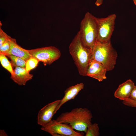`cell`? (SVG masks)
Here are the masks:
<instances>
[{
  "instance_id": "6da1fadb",
  "label": "cell",
  "mask_w": 136,
  "mask_h": 136,
  "mask_svg": "<svg viewBox=\"0 0 136 136\" xmlns=\"http://www.w3.org/2000/svg\"><path fill=\"white\" fill-rule=\"evenodd\" d=\"M93 117L91 111L86 108L73 109L69 112L61 113L55 120L57 121L68 124L73 129L85 132L91 124Z\"/></svg>"
},
{
  "instance_id": "7a4b0ae2",
  "label": "cell",
  "mask_w": 136,
  "mask_h": 136,
  "mask_svg": "<svg viewBox=\"0 0 136 136\" xmlns=\"http://www.w3.org/2000/svg\"><path fill=\"white\" fill-rule=\"evenodd\" d=\"M69 50L80 75L86 76L87 71L91 60L92 50L83 44L79 31L70 44Z\"/></svg>"
},
{
  "instance_id": "3957f363",
  "label": "cell",
  "mask_w": 136,
  "mask_h": 136,
  "mask_svg": "<svg viewBox=\"0 0 136 136\" xmlns=\"http://www.w3.org/2000/svg\"><path fill=\"white\" fill-rule=\"evenodd\" d=\"M117 57V52L113 47L111 41L101 43L96 41L92 50L91 59L101 63L107 71L114 68Z\"/></svg>"
},
{
  "instance_id": "277c9868",
  "label": "cell",
  "mask_w": 136,
  "mask_h": 136,
  "mask_svg": "<svg viewBox=\"0 0 136 136\" xmlns=\"http://www.w3.org/2000/svg\"><path fill=\"white\" fill-rule=\"evenodd\" d=\"M97 30V18L87 12L81 22L79 31L83 44L91 50L96 41Z\"/></svg>"
},
{
  "instance_id": "5b68a950",
  "label": "cell",
  "mask_w": 136,
  "mask_h": 136,
  "mask_svg": "<svg viewBox=\"0 0 136 136\" xmlns=\"http://www.w3.org/2000/svg\"><path fill=\"white\" fill-rule=\"evenodd\" d=\"M27 51L31 56L42 62L45 65H50L60 57V50L54 46L41 47Z\"/></svg>"
},
{
  "instance_id": "8992f818",
  "label": "cell",
  "mask_w": 136,
  "mask_h": 136,
  "mask_svg": "<svg viewBox=\"0 0 136 136\" xmlns=\"http://www.w3.org/2000/svg\"><path fill=\"white\" fill-rule=\"evenodd\" d=\"M116 17V15L113 14L105 18H97L98 30L96 41L101 43L111 41Z\"/></svg>"
},
{
  "instance_id": "52a82bcc",
  "label": "cell",
  "mask_w": 136,
  "mask_h": 136,
  "mask_svg": "<svg viewBox=\"0 0 136 136\" xmlns=\"http://www.w3.org/2000/svg\"><path fill=\"white\" fill-rule=\"evenodd\" d=\"M41 129L53 136H83V132L75 131L69 125L52 120L46 125L42 126Z\"/></svg>"
},
{
  "instance_id": "ba28073f",
  "label": "cell",
  "mask_w": 136,
  "mask_h": 136,
  "mask_svg": "<svg viewBox=\"0 0 136 136\" xmlns=\"http://www.w3.org/2000/svg\"><path fill=\"white\" fill-rule=\"evenodd\" d=\"M60 99L49 103L44 106L39 111L38 115L37 123L41 126L51 121L54 115L58 111L57 108Z\"/></svg>"
},
{
  "instance_id": "9c48e42d",
  "label": "cell",
  "mask_w": 136,
  "mask_h": 136,
  "mask_svg": "<svg viewBox=\"0 0 136 136\" xmlns=\"http://www.w3.org/2000/svg\"><path fill=\"white\" fill-rule=\"evenodd\" d=\"M107 71L106 69L102 64L91 59L87 71L86 75L101 82L107 79L106 74Z\"/></svg>"
},
{
  "instance_id": "30bf717a",
  "label": "cell",
  "mask_w": 136,
  "mask_h": 136,
  "mask_svg": "<svg viewBox=\"0 0 136 136\" xmlns=\"http://www.w3.org/2000/svg\"><path fill=\"white\" fill-rule=\"evenodd\" d=\"M135 86L134 83L132 80H127L119 85L114 93V97L122 101L129 98Z\"/></svg>"
},
{
  "instance_id": "8fae6325",
  "label": "cell",
  "mask_w": 136,
  "mask_h": 136,
  "mask_svg": "<svg viewBox=\"0 0 136 136\" xmlns=\"http://www.w3.org/2000/svg\"><path fill=\"white\" fill-rule=\"evenodd\" d=\"M14 70V73L11 78L15 83L19 85H25L26 82L31 80L33 75L29 73L25 68L16 66Z\"/></svg>"
},
{
  "instance_id": "7c38bea8",
  "label": "cell",
  "mask_w": 136,
  "mask_h": 136,
  "mask_svg": "<svg viewBox=\"0 0 136 136\" xmlns=\"http://www.w3.org/2000/svg\"><path fill=\"white\" fill-rule=\"evenodd\" d=\"M8 38L10 44V49L6 55H14L20 57L26 61L32 57L27 50L23 48L17 43L15 39L8 35Z\"/></svg>"
},
{
  "instance_id": "4fadbf2b",
  "label": "cell",
  "mask_w": 136,
  "mask_h": 136,
  "mask_svg": "<svg viewBox=\"0 0 136 136\" xmlns=\"http://www.w3.org/2000/svg\"><path fill=\"white\" fill-rule=\"evenodd\" d=\"M84 84L81 83L67 88L64 92V96L61 99H60L59 104L57 108L58 110L67 102L74 99L79 93L84 88Z\"/></svg>"
},
{
  "instance_id": "5bb4252c",
  "label": "cell",
  "mask_w": 136,
  "mask_h": 136,
  "mask_svg": "<svg viewBox=\"0 0 136 136\" xmlns=\"http://www.w3.org/2000/svg\"><path fill=\"white\" fill-rule=\"evenodd\" d=\"M11 59V63L12 66L20 67L25 68L26 61L19 57L13 55H7Z\"/></svg>"
},
{
  "instance_id": "9a60e30c",
  "label": "cell",
  "mask_w": 136,
  "mask_h": 136,
  "mask_svg": "<svg viewBox=\"0 0 136 136\" xmlns=\"http://www.w3.org/2000/svg\"><path fill=\"white\" fill-rule=\"evenodd\" d=\"M6 55L4 54L0 53V61L2 66L8 71L12 75L14 73V70L10 62L8 59Z\"/></svg>"
},
{
  "instance_id": "2e32d148",
  "label": "cell",
  "mask_w": 136,
  "mask_h": 136,
  "mask_svg": "<svg viewBox=\"0 0 136 136\" xmlns=\"http://www.w3.org/2000/svg\"><path fill=\"white\" fill-rule=\"evenodd\" d=\"M99 128L97 123L91 124L88 127L85 133V136H98L100 135Z\"/></svg>"
},
{
  "instance_id": "e0dca14e",
  "label": "cell",
  "mask_w": 136,
  "mask_h": 136,
  "mask_svg": "<svg viewBox=\"0 0 136 136\" xmlns=\"http://www.w3.org/2000/svg\"><path fill=\"white\" fill-rule=\"evenodd\" d=\"M39 61L36 58L31 57L26 61L25 69L28 72L38 66Z\"/></svg>"
},
{
  "instance_id": "ac0fdd59",
  "label": "cell",
  "mask_w": 136,
  "mask_h": 136,
  "mask_svg": "<svg viewBox=\"0 0 136 136\" xmlns=\"http://www.w3.org/2000/svg\"><path fill=\"white\" fill-rule=\"evenodd\" d=\"M10 49V44L7 35V40L0 46V53L4 54L6 55H7Z\"/></svg>"
},
{
  "instance_id": "d6986e66",
  "label": "cell",
  "mask_w": 136,
  "mask_h": 136,
  "mask_svg": "<svg viewBox=\"0 0 136 136\" xmlns=\"http://www.w3.org/2000/svg\"><path fill=\"white\" fill-rule=\"evenodd\" d=\"M123 103L127 106L136 108V101L129 98L123 101Z\"/></svg>"
},
{
  "instance_id": "ffe728a7",
  "label": "cell",
  "mask_w": 136,
  "mask_h": 136,
  "mask_svg": "<svg viewBox=\"0 0 136 136\" xmlns=\"http://www.w3.org/2000/svg\"><path fill=\"white\" fill-rule=\"evenodd\" d=\"M0 25V46L5 42L7 38V35L2 29Z\"/></svg>"
},
{
  "instance_id": "44dd1931",
  "label": "cell",
  "mask_w": 136,
  "mask_h": 136,
  "mask_svg": "<svg viewBox=\"0 0 136 136\" xmlns=\"http://www.w3.org/2000/svg\"><path fill=\"white\" fill-rule=\"evenodd\" d=\"M129 98L136 101V86H135L132 89Z\"/></svg>"
},
{
  "instance_id": "7402d4cb",
  "label": "cell",
  "mask_w": 136,
  "mask_h": 136,
  "mask_svg": "<svg viewBox=\"0 0 136 136\" xmlns=\"http://www.w3.org/2000/svg\"><path fill=\"white\" fill-rule=\"evenodd\" d=\"M103 0H96L95 4L97 6H99L101 5L103 3Z\"/></svg>"
},
{
  "instance_id": "603a6c76",
  "label": "cell",
  "mask_w": 136,
  "mask_h": 136,
  "mask_svg": "<svg viewBox=\"0 0 136 136\" xmlns=\"http://www.w3.org/2000/svg\"><path fill=\"white\" fill-rule=\"evenodd\" d=\"M0 136H7V134L3 130H0Z\"/></svg>"
},
{
  "instance_id": "cb8c5ba5",
  "label": "cell",
  "mask_w": 136,
  "mask_h": 136,
  "mask_svg": "<svg viewBox=\"0 0 136 136\" xmlns=\"http://www.w3.org/2000/svg\"><path fill=\"white\" fill-rule=\"evenodd\" d=\"M134 4L136 5V0H133Z\"/></svg>"
}]
</instances>
